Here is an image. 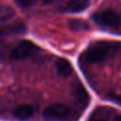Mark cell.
Masks as SVG:
<instances>
[{
	"mask_svg": "<svg viewBox=\"0 0 121 121\" xmlns=\"http://www.w3.org/2000/svg\"><path fill=\"white\" fill-rule=\"evenodd\" d=\"M111 43L108 42H95L92 43L83 54L84 60L90 63H95L104 60L111 51Z\"/></svg>",
	"mask_w": 121,
	"mask_h": 121,
	"instance_id": "1",
	"label": "cell"
},
{
	"mask_svg": "<svg viewBox=\"0 0 121 121\" xmlns=\"http://www.w3.org/2000/svg\"><path fill=\"white\" fill-rule=\"evenodd\" d=\"M93 20L104 26H116L120 23L119 15L112 10H102L93 14Z\"/></svg>",
	"mask_w": 121,
	"mask_h": 121,
	"instance_id": "2",
	"label": "cell"
},
{
	"mask_svg": "<svg viewBox=\"0 0 121 121\" xmlns=\"http://www.w3.org/2000/svg\"><path fill=\"white\" fill-rule=\"evenodd\" d=\"M36 45L30 41H21L10 52V57L13 60H25L28 58L35 50Z\"/></svg>",
	"mask_w": 121,
	"mask_h": 121,
	"instance_id": "3",
	"label": "cell"
},
{
	"mask_svg": "<svg viewBox=\"0 0 121 121\" xmlns=\"http://www.w3.org/2000/svg\"><path fill=\"white\" fill-rule=\"evenodd\" d=\"M68 113H69V109L65 105L60 103L47 106L43 112V116L47 119H62L66 117Z\"/></svg>",
	"mask_w": 121,
	"mask_h": 121,
	"instance_id": "4",
	"label": "cell"
},
{
	"mask_svg": "<svg viewBox=\"0 0 121 121\" xmlns=\"http://www.w3.org/2000/svg\"><path fill=\"white\" fill-rule=\"evenodd\" d=\"M33 112L34 109L32 106L28 104H22L14 109L13 116L19 120H27L33 115Z\"/></svg>",
	"mask_w": 121,
	"mask_h": 121,
	"instance_id": "5",
	"label": "cell"
},
{
	"mask_svg": "<svg viewBox=\"0 0 121 121\" xmlns=\"http://www.w3.org/2000/svg\"><path fill=\"white\" fill-rule=\"evenodd\" d=\"M89 5H90L89 0H70L66 4L64 9L67 12L76 13L85 10L89 7Z\"/></svg>",
	"mask_w": 121,
	"mask_h": 121,
	"instance_id": "6",
	"label": "cell"
},
{
	"mask_svg": "<svg viewBox=\"0 0 121 121\" xmlns=\"http://www.w3.org/2000/svg\"><path fill=\"white\" fill-rule=\"evenodd\" d=\"M56 68H57L58 74L61 77H68L73 72V67L71 63L66 59H63V58H60L57 60Z\"/></svg>",
	"mask_w": 121,
	"mask_h": 121,
	"instance_id": "7",
	"label": "cell"
},
{
	"mask_svg": "<svg viewBox=\"0 0 121 121\" xmlns=\"http://www.w3.org/2000/svg\"><path fill=\"white\" fill-rule=\"evenodd\" d=\"M74 96H75V99L77 100L78 103L79 104H86L89 100V95H88V92L85 90V88L80 85V84H78L77 86H75V89H74Z\"/></svg>",
	"mask_w": 121,
	"mask_h": 121,
	"instance_id": "8",
	"label": "cell"
},
{
	"mask_svg": "<svg viewBox=\"0 0 121 121\" xmlns=\"http://www.w3.org/2000/svg\"><path fill=\"white\" fill-rule=\"evenodd\" d=\"M15 16V11L12 8L4 6L0 8V23H6L13 19Z\"/></svg>",
	"mask_w": 121,
	"mask_h": 121,
	"instance_id": "9",
	"label": "cell"
},
{
	"mask_svg": "<svg viewBox=\"0 0 121 121\" xmlns=\"http://www.w3.org/2000/svg\"><path fill=\"white\" fill-rule=\"evenodd\" d=\"M68 26L74 30H88L89 25L80 19H73L68 22Z\"/></svg>",
	"mask_w": 121,
	"mask_h": 121,
	"instance_id": "10",
	"label": "cell"
},
{
	"mask_svg": "<svg viewBox=\"0 0 121 121\" xmlns=\"http://www.w3.org/2000/svg\"><path fill=\"white\" fill-rule=\"evenodd\" d=\"M36 0H15V2L22 8H27L34 4Z\"/></svg>",
	"mask_w": 121,
	"mask_h": 121,
	"instance_id": "11",
	"label": "cell"
},
{
	"mask_svg": "<svg viewBox=\"0 0 121 121\" xmlns=\"http://www.w3.org/2000/svg\"><path fill=\"white\" fill-rule=\"evenodd\" d=\"M42 1H43V3H44V4H49V3L53 2L54 0H42Z\"/></svg>",
	"mask_w": 121,
	"mask_h": 121,
	"instance_id": "12",
	"label": "cell"
},
{
	"mask_svg": "<svg viewBox=\"0 0 121 121\" xmlns=\"http://www.w3.org/2000/svg\"><path fill=\"white\" fill-rule=\"evenodd\" d=\"M115 121H121V115H118V116H116V118H115Z\"/></svg>",
	"mask_w": 121,
	"mask_h": 121,
	"instance_id": "13",
	"label": "cell"
},
{
	"mask_svg": "<svg viewBox=\"0 0 121 121\" xmlns=\"http://www.w3.org/2000/svg\"><path fill=\"white\" fill-rule=\"evenodd\" d=\"M92 121H105L103 119H95V120H92Z\"/></svg>",
	"mask_w": 121,
	"mask_h": 121,
	"instance_id": "14",
	"label": "cell"
},
{
	"mask_svg": "<svg viewBox=\"0 0 121 121\" xmlns=\"http://www.w3.org/2000/svg\"><path fill=\"white\" fill-rule=\"evenodd\" d=\"M120 103H121V99H120Z\"/></svg>",
	"mask_w": 121,
	"mask_h": 121,
	"instance_id": "15",
	"label": "cell"
}]
</instances>
